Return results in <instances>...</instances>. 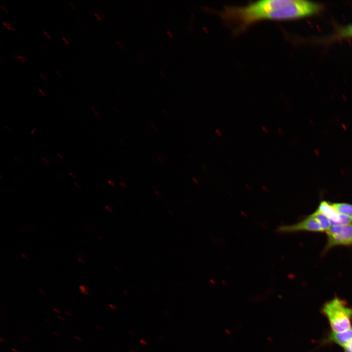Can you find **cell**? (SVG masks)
<instances>
[{
  "instance_id": "1",
  "label": "cell",
  "mask_w": 352,
  "mask_h": 352,
  "mask_svg": "<svg viewBox=\"0 0 352 352\" xmlns=\"http://www.w3.org/2000/svg\"><path fill=\"white\" fill-rule=\"evenodd\" d=\"M323 310L329 319L333 331L342 332L352 328V309L339 298H335L326 303Z\"/></svg>"
},
{
  "instance_id": "2",
  "label": "cell",
  "mask_w": 352,
  "mask_h": 352,
  "mask_svg": "<svg viewBox=\"0 0 352 352\" xmlns=\"http://www.w3.org/2000/svg\"><path fill=\"white\" fill-rule=\"evenodd\" d=\"M326 233L327 241L323 250L324 253L335 246H352V223L331 225Z\"/></svg>"
},
{
  "instance_id": "3",
  "label": "cell",
  "mask_w": 352,
  "mask_h": 352,
  "mask_svg": "<svg viewBox=\"0 0 352 352\" xmlns=\"http://www.w3.org/2000/svg\"><path fill=\"white\" fill-rule=\"evenodd\" d=\"M276 231L281 233H291L301 231L324 232L318 221L312 214L297 223L279 226L277 228Z\"/></svg>"
},
{
  "instance_id": "4",
  "label": "cell",
  "mask_w": 352,
  "mask_h": 352,
  "mask_svg": "<svg viewBox=\"0 0 352 352\" xmlns=\"http://www.w3.org/2000/svg\"><path fill=\"white\" fill-rule=\"evenodd\" d=\"M349 39H352V23L346 25L334 23L333 30L331 33L325 36L309 39L308 41L311 43L329 44L334 42Z\"/></svg>"
},
{
  "instance_id": "5",
  "label": "cell",
  "mask_w": 352,
  "mask_h": 352,
  "mask_svg": "<svg viewBox=\"0 0 352 352\" xmlns=\"http://www.w3.org/2000/svg\"><path fill=\"white\" fill-rule=\"evenodd\" d=\"M317 210L325 215L330 221L331 225H343L352 223V218L340 213L332 203L322 201Z\"/></svg>"
},
{
  "instance_id": "6",
  "label": "cell",
  "mask_w": 352,
  "mask_h": 352,
  "mask_svg": "<svg viewBox=\"0 0 352 352\" xmlns=\"http://www.w3.org/2000/svg\"><path fill=\"white\" fill-rule=\"evenodd\" d=\"M330 338L344 348L352 342V328L342 332H336L332 331Z\"/></svg>"
},
{
  "instance_id": "7",
  "label": "cell",
  "mask_w": 352,
  "mask_h": 352,
  "mask_svg": "<svg viewBox=\"0 0 352 352\" xmlns=\"http://www.w3.org/2000/svg\"><path fill=\"white\" fill-rule=\"evenodd\" d=\"M312 215L318 221L324 232H326L331 226V224L329 220L317 210L312 213Z\"/></svg>"
},
{
  "instance_id": "8",
  "label": "cell",
  "mask_w": 352,
  "mask_h": 352,
  "mask_svg": "<svg viewBox=\"0 0 352 352\" xmlns=\"http://www.w3.org/2000/svg\"><path fill=\"white\" fill-rule=\"evenodd\" d=\"M332 205L340 213L352 218V204L347 203H333Z\"/></svg>"
},
{
  "instance_id": "9",
  "label": "cell",
  "mask_w": 352,
  "mask_h": 352,
  "mask_svg": "<svg viewBox=\"0 0 352 352\" xmlns=\"http://www.w3.org/2000/svg\"><path fill=\"white\" fill-rule=\"evenodd\" d=\"M79 289L81 293L85 295L88 294V291L86 286H79Z\"/></svg>"
},
{
  "instance_id": "10",
  "label": "cell",
  "mask_w": 352,
  "mask_h": 352,
  "mask_svg": "<svg viewBox=\"0 0 352 352\" xmlns=\"http://www.w3.org/2000/svg\"><path fill=\"white\" fill-rule=\"evenodd\" d=\"M2 23L7 29H8L9 30H15L14 27L10 23H6L4 22H2Z\"/></svg>"
},
{
  "instance_id": "11",
  "label": "cell",
  "mask_w": 352,
  "mask_h": 352,
  "mask_svg": "<svg viewBox=\"0 0 352 352\" xmlns=\"http://www.w3.org/2000/svg\"><path fill=\"white\" fill-rule=\"evenodd\" d=\"M12 57H13V58L16 59L17 60H19V61H21V62H24V63L25 62V59L24 58V57H23V56H21V55H16V56H12Z\"/></svg>"
},
{
  "instance_id": "12",
  "label": "cell",
  "mask_w": 352,
  "mask_h": 352,
  "mask_svg": "<svg viewBox=\"0 0 352 352\" xmlns=\"http://www.w3.org/2000/svg\"><path fill=\"white\" fill-rule=\"evenodd\" d=\"M91 110L93 113V114L95 115V116L98 119H100V116L98 113V112L93 107H91Z\"/></svg>"
},
{
  "instance_id": "13",
  "label": "cell",
  "mask_w": 352,
  "mask_h": 352,
  "mask_svg": "<svg viewBox=\"0 0 352 352\" xmlns=\"http://www.w3.org/2000/svg\"><path fill=\"white\" fill-rule=\"evenodd\" d=\"M42 160L43 162H44L46 165H49L51 164L50 161L45 157H42Z\"/></svg>"
},
{
  "instance_id": "14",
  "label": "cell",
  "mask_w": 352,
  "mask_h": 352,
  "mask_svg": "<svg viewBox=\"0 0 352 352\" xmlns=\"http://www.w3.org/2000/svg\"><path fill=\"white\" fill-rule=\"evenodd\" d=\"M345 349H347L349 350L350 351L352 352V342H351L350 344H349L345 348Z\"/></svg>"
},
{
  "instance_id": "15",
  "label": "cell",
  "mask_w": 352,
  "mask_h": 352,
  "mask_svg": "<svg viewBox=\"0 0 352 352\" xmlns=\"http://www.w3.org/2000/svg\"><path fill=\"white\" fill-rule=\"evenodd\" d=\"M4 128H5V129H6L9 132H12V129L10 127H9L8 125H4Z\"/></svg>"
},
{
  "instance_id": "16",
  "label": "cell",
  "mask_w": 352,
  "mask_h": 352,
  "mask_svg": "<svg viewBox=\"0 0 352 352\" xmlns=\"http://www.w3.org/2000/svg\"><path fill=\"white\" fill-rule=\"evenodd\" d=\"M38 90H39V91L41 92V94H42L43 96H47V94L45 93V92L44 90H42L41 89H40V88H39Z\"/></svg>"
},
{
  "instance_id": "17",
  "label": "cell",
  "mask_w": 352,
  "mask_h": 352,
  "mask_svg": "<svg viewBox=\"0 0 352 352\" xmlns=\"http://www.w3.org/2000/svg\"><path fill=\"white\" fill-rule=\"evenodd\" d=\"M73 184L79 189H80L81 188V185L78 182H74Z\"/></svg>"
},
{
  "instance_id": "18",
  "label": "cell",
  "mask_w": 352,
  "mask_h": 352,
  "mask_svg": "<svg viewBox=\"0 0 352 352\" xmlns=\"http://www.w3.org/2000/svg\"><path fill=\"white\" fill-rule=\"evenodd\" d=\"M69 175L73 179H76L77 176H76L73 173L69 172Z\"/></svg>"
},
{
  "instance_id": "19",
  "label": "cell",
  "mask_w": 352,
  "mask_h": 352,
  "mask_svg": "<svg viewBox=\"0 0 352 352\" xmlns=\"http://www.w3.org/2000/svg\"><path fill=\"white\" fill-rule=\"evenodd\" d=\"M40 76L43 79V80H44V81H47V78L44 76V74H42V73H40Z\"/></svg>"
},
{
  "instance_id": "20",
  "label": "cell",
  "mask_w": 352,
  "mask_h": 352,
  "mask_svg": "<svg viewBox=\"0 0 352 352\" xmlns=\"http://www.w3.org/2000/svg\"><path fill=\"white\" fill-rule=\"evenodd\" d=\"M37 130V128H36V127L32 129V130L30 132V134L32 135V134H33L35 133Z\"/></svg>"
},
{
  "instance_id": "21",
  "label": "cell",
  "mask_w": 352,
  "mask_h": 352,
  "mask_svg": "<svg viewBox=\"0 0 352 352\" xmlns=\"http://www.w3.org/2000/svg\"><path fill=\"white\" fill-rule=\"evenodd\" d=\"M44 33L48 39H50L51 38L50 36L45 31H44Z\"/></svg>"
},
{
  "instance_id": "22",
  "label": "cell",
  "mask_w": 352,
  "mask_h": 352,
  "mask_svg": "<svg viewBox=\"0 0 352 352\" xmlns=\"http://www.w3.org/2000/svg\"><path fill=\"white\" fill-rule=\"evenodd\" d=\"M94 14L95 16L97 18V19H98L99 21H101V18L100 17L99 15L98 14H97V13H94Z\"/></svg>"
},
{
  "instance_id": "23",
  "label": "cell",
  "mask_w": 352,
  "mask_h": 352,
  "mask_svg": "<svg viewBox=\"0 0 352 352\" xmlns=\"http://www.w3.org/2000/svg\"><path fill=\"white\" fill-rule=\"evenodd\" d=\"M57 156L61 159H63L64 157L63 156L59 153H56Z\"/></svg>"
},
{
  "instance_id": "24",
  "label": "cell",
  "mask_w": 352,
  "mask_h": 352,
  "mask_svg": "<svg viewBox=\"0 0 352 352\" xmlns=\"http://www.w3.org/2000/svg\"><path fill=\"white\" fill-rule=\"evenodd\" d=\"M108 182L109 184H110L111 186L114 187L115 184L113 182L111 181V180H108Z\"/></svg>"
},
{
  "instance_id": "25",
  "label": "cell",
  "mask_w": 352,
  "mask_h": 352,
  "mask_svg": "<svg viewBox=\"0 0 352 352\" xmlns=\"http://www.w3.org/2000/svg\"><path fill=\"white\" fill-rule=\"evenodd\" d=\"M0 7H1V8L2 9V10H3L4 12H5V13H8L7 10H6L5 8V7H3L2 5H0Z\"/></svg>"
},
{
  "instance_id": "26",
  "label": "cell",
  "mask_w": 352,
  "mask_h": 352,
  "mask_svg": "<svg viewBox=\"0 0 352 352\" xmlns=\"http://www.w3.org/2000/svg\"><path fill=\"white\" fill-rule=\"evenodd\" d=\"M62 39H63V40L65 42V43H66L67 45H70V44H69V43H68V42L67 41V40L65 37H62Z\"/></svg>"
},
{
  "instance_id": "27",
  "label": "cell",
  "mask_w": 352,
  "mask_h": 352,
  "mask_svg": "<svg viewBox=\"0 0 352 352\" xmlns=\"http://www.w3.org/2000/svg\"><path fill=\"white\" fill-rule=\"evenodd\" d=\"M53 310H54L55 312H56V313H61L60 310L59 309H58V308H53Z\"/></svg>"
},
{
  "instance_id": "28",
  "label": "cell",
  "mask_w": 352,
  "mask_h": 352,
  "mask_svg": "<svg viewBox=\"0 0 352 352\" xmlns=\"http://www.w3.org/2000/svg\"><path fill=\"white\" fill-rule=\"evenodd\" d=\"M74 338H75L76 340H79V341H82V339L81 337H78V336H74Z\"/></svg>"
},
{
  "instance_id": "29",
  "label": "cell",
  "mask_w": 352,
  "mask_h": 352,
  "mask_svg": "<svg viewBox=\"0 0 352 352\" xmlns=\"http://www.w3.org/2000/svg\"><path fill=\"white\" fill-rule=\"evenodd\" d=\"M65 313H66L67 315H68V316H72L71 313L70 312H69L65 311Z\"/></svg>"
},
{
  "instance_id": "30",
  "label": "cell",
  "mask_w": 352,
  "mask_h": 352,
  "mask_svg": "<svg viewBox=\"0 0 352 352\" xmlns=\"http://www.w3.org/2000/svg\"><path fill=\"white\" fill-rule=\"evenodd\" d=\"M14 159H15V161H17L18 163H22L20 161H19V160L17 157H14Z\"/></svg>"
},
{
  "instance_id": "31",
  "label": "cell",
  "mask_w": 352,
  "mask_h": 352,
  "mask_svg": "<svg viewBox=\"0 0 352 352\" xmlns=\"http://www.w3.org/2000/svg\"><path fill=\"white\" fill-rule=\"evenodd\" d=\"M57 317H58V318H59V319H60V320H62V321H64V318L63 317H62V316H57Z\"/></svg>"
},
{
  "instance_id": "32",
  "label": "cell",
  "mask_w": 352,
  "mask_h": 352,
  "mask_svg": "<svg viewBox=\"0 0 352 352\" xmlns=\"http://www.w3.org/2000/svg\"><path fill=\"white\" fill-rule=\"evenodd\" d=\"M55 72H56V73L57 74V75H58L60 77H62V76H61L60 73L58 72L57 70H55Z\"/></svg>"
},
{
  "instance_id": "33",
  "label": "cell",
  "mask_w": 352,
  "mask_h": 352,
  "mask_svg": "<svg viewBox=\"0 0 352 352\" xmlns=\"http://www.w3.org/2000/svg\"><path fill=\"white\" fill-rule=\"evenodd\" d=\"M53 333H54V334H55L56 335H57V336H59V335H60V334H59L58 332H57L53 331Z\"/></svg>"
},
{
  "instance_id": "34",
  "label": "cell",
  "mask_w": 352,
  "mask_h": 352,
  "mask_svg": "<svg viewBox=\"0 0 352 352\" xmlns=\"http://www.w3.org/2000/svg\"><path fill=\"white\" fill-rule=\"evenodd\" d=\"M70 4H71V5L72 6V7H73V9H76L75 7V6H74L73 3H72L71 2H70Z\"/></svg>"
},
{
  "instance_id": "35",
  "label": "cell",
  "mask_w": 352,
  "mask_h": 352,
  "mask_svg": "<svg viewBox=\"0 0 352 352\" xmlns=\"http://www.w3.org/2000/svg\"><path fill=\"white\" fill-rule=\"evenodd\" d=\"M167 32L169 34V36L172 37V34L170 32V31L169 30H167Z\"/></svg>"
},
{
  "instance_id": "36",
  "label": "cell",
  "mask_w": 352,
  "mask_h": 352,
  "mask_svg": "<svg viewBox=\"0 0 352 352\" xmlns=\"http://www.w3.org/2000/svg\"><path fill=\"white\" fill-rule=\"evenodd\" d=\"M12 351L14 352H19L17 350H15L14 349H12Z\"/></svg>"
},
{
  "instance_id": "37",
  "label": "cell",
  "mask_w": 352,
  "mask_h": 352,
  "mask_svg": "<svg viewBox=\"0 0 352 352\" xmlns=\"http://www.w3.org/2000/svg\"><path fill=\"white\" fill-rule=\"evenodd\" d=\"M345 349V352H351V351H350L349 350H348L347 349Z\"/></svg>"
},
{
  "instance_id": "38",
  "label": "cell",
  "mask_w": 352,
  "mask_h": 352,
  "mask_svg": "<svg viewBox=\"0 0 352 352\" xmlns=\"http://www.w3.org/2000/svg\"><path fill=\"white\" fill-rule=\"evenodd\" d=\"M2 175L0 174V179H2Z\"/></svg>"
}]
</instances>
